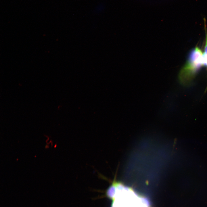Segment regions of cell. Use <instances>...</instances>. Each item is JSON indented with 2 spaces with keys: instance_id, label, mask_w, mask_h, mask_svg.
<instances>
[{
  "instance_id": "cell-3",
  "label": "cell",
  "mask_w": 207,
  "mask_h": 207,
  "mask_svg": "<svg viewBox=\"0 0 207 207\" xmlns=\"http://www.w3.org/2000/svg\"><path fill=\"white\" fill-rule=\"evenodd\" d=\"M205 30L206 35L205 42L204 52H203L202 55V61L203 65L206 66L207 68V30L205 26Z\"/></svg>"
},
{
  "instance_id": "cell-2",
  "label": "cell",
  "mask_w": 207,
  "mask_h": 207,
  "mask_svg": "<svg viewBox=\"0 0 207 207\" xmlns=\"http://www.w3.org/2000/svg\"><path fill=\"white\" fill-rule=\"evenodd\" d=\"M203 53L201 50L197 46L190 51L185 64L178 75L179 82L183 86L185 87L191 86L198 72L204 66Z\"/></svg>"
},
{
  "instance_id": "cell-1",
  "label": "cell",
  "mask_w": 207,
  "mask_h": 207,
  "mask_svg": "<svg viewBox=\"0 0 207 207\" xmlns=\"http://www.w3.org/2000/svg\"><path fill=\"white\" fill-rule=\"evenodd\" d=\"M107 194L112 200L111 207H150L147 198L119 182L113 181Z\"/></svg>"
}]
</instances>
